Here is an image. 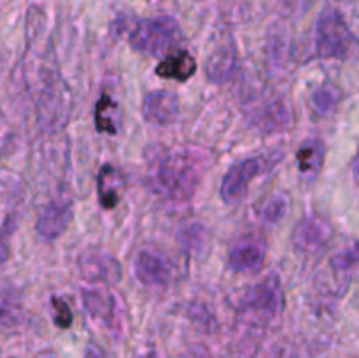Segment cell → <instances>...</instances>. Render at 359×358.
<instances>
[{"label": "cell", "mask_w": 359, "mask_h": 358, "mask_svg": "<svg viewBox=\"0 0 359 358\" xmlns=\"http://www.w3.org/2000/svg\"><path fill=\"white\" fill-rule=\"evenodd\" d=\"M209 167L203 151L188 147L163 150L151 160L147 168V186L151 193L167 202L181 204L195 195Z\"/></svg>", "instance_id": "1"}, {"label": "cell", "mask_w": 359, "mask_h": 358, "mask_svg": "<svg viewBox=\"0 0 359 358\" xmlns=\"http://www.w3.org/2000/svg\"><path fill=\"white\" fill-rule=\"evenodd\" d=\"M132 49L149 56H167L182 42L181 25L170 16L147 18L133 25L128 35Z\"/></svg>", "instance_id": "2"}, {"label": "cell", "mask_w": 359, "mask_h": 358, "mask_svg": "<svg viewBox=\"0 0 359 358\" xmlns=\"http://www.w3.org/2000/svg\"><path fill=\"white\" fill-rule=\"evenodd\" d=\"M358 44L359 39L339 11H326L319 16L314 34L316 56L326 60H347L354 55Z\"/></svg>", "instance_id": "3"}, {"label": "cell", "mask_w": 359, "mask_h": 358, "mask_svg": "<svg viewBox=\"0 0 359 358\" xmlns=\"http://www.w3.org/2000/svg\"><path fill=\"white\" fill-rule=\"evenodd\" d=\"M241 309L249 316V319H258L263 323L276 319L284 309V290L279 276L269 274L252 284L242 297Z\"/></svg>", "instance_id": "4"}, {"label": "cell", "mask_w": 359, "mask_h": 358, "mask_svg": "<svg viewBox=\"0 0 359 358\" xmlns=\"http://www.w3.org/2000/svg\"><path fill=\"white\" fill-rule=\"evenodd\" d=\"M266 158L258 154V157H249L244 160L237 161L228 168L226 174L223 175V181L219 186L221 200L228 206L242 202L248 195L249 185L262 174L266 168Z\"/></svg>", "instance_id": "5"}, {"label": "cell", "mask_w": 359, "mask_h": 358, "mask_svg": "<svg viewBox=\"0 0 359 358\" xmlns=\"http://www.w3.org/2000/svg\"><path fill=\"white\" fill-rule=\"evenodd\" d=\"M81 300L91 319L119 333L123 329V309L118 295L105 288H83Z\"/></svg>", "instance_id": "6"}, {"label": "cell", "mask_w": 359, "mask_h": 358, "mask_svg": "<svg viewBox=\"0 0 359 358\" xmlns=\"http://www.w3.org/2000/svg\"><path fill=\"white\" fill-rule=\"evenodd\" d=\"M77 269L88 283L118 284L121 281V263L104 249H86L81 253Z\"/></svg>", "instance_id": "7"}, {"label": "cell", "mask_w": 359, "mask_h": 358, "mask_svg": "<svg viewBox=\"0 0 359 358\" xmlns=\"http://www.w3.org/2000/svg\"><path fill=\"white\" fill-rule=\"evenodd\" d=\"M74 220V207L70 200H49L37 218L35 230L42 241L53 242L62 237Z\"/></svg>", "instance_id": "8"}, {"label": "cell", "mask_w": 359, "mask_h": 358, "mask_svg": "<svg viewBox=\"0 0 359 358\" xmlns=\"http://www.w3.org/2000/svg\"><path fill=\"white\" fill-rule=\"evenodd\" d=\"M133 272L139 283L147 288H163L172 279L170 262L153 249H142L137 253Z\"/></svg>", "instance_id": "9"}, {"label": "cell", "mask_w": 359, "mask_h": 358, "mask_svg": "<svg viewBox=\"0 0 359 358\" xmlns=\"http://www.w3.org/2000/svg\"><path fill=\"white\" fill-rule=\"evenodd\" d=\"M266 258L265 242L258 237H242L228 251V263L237 274H255Z\"/></svg>", "instance_id": "10"}, {"label": "cell", "mask_w": 359, "mask_h": 358, "mask_svg": "<svg viewBox=\"0 0 359 358\" xmlns=\"http://www.w3.org/2000/svg\"><path fill=\"white\" fill-rule=\"evenodd\" d=\"M144 118L154 125H172L179 118V98L174 91L154 90L142 100Z\"/></svg>", "instance_id": "11"}, {"label": "cell", "mask_w": 359, "mask_h": 358, "mask_svg": "<svg viewBox=\"0 0 359 358\" xmlns=\"http://www.w3.org/2000/svg\"><path fill=\"white\" fill-rule=\"evenodd\" d=\"M332 227L319 216H307L298 223L293 232V244L298 251L316 253L325 248L332 237Z\"/></svg>", "instance_id": "12"}, {"label": "cell", "mask_w": 359, "mask_h": 358, "mask_svg": "<svg viewBox=\"0 0 359 358\" xmlns=\"http://www.w3.org/2000/svg\"><path fill=\"white\" fill-rule=\"evenodd\" d=\"M196 72V60L191 53L184 49H175L163 56L156 67V74L163 79H174L179 83H186L191 79Z\"/></svg>", "instance_id": "13"}, {"label": "cell", "mask_w": 359, "mask_h": 358, "mask_svg": "<svg viewBox=\"0 0 359 358\" xmlns=\"http://www.w3.org/2000/svg\"><path fill=\"white\" fill-rule=\"evenodd\" d=\"M121 188H123V174L114 167V165H104L98 171L97 175V192H98V204L102 209L112 211L118 207L121 200Z\"/></svg>", "instance_id": "14"}, {"label": "cell", "mask_w": 359, "mask_h": 358, "mask_svg": "<svg viewBox=\"0 0 359 358\" xmlns=\"http://www.w3.org/2000/svg\"><path fill=\"white\" fill-rule=\"evenodd\" d=\"M252 121L259 125V128L265 132H276V130H283L290 121V112H287L286 105L280 100H270L265 104H256L252 109Z\"/></svg>", "instance_id": "15"}, {"label": "cell", "mask_w": 359, "mask_h": 358, "mask_svg": "<svg viewBox=\"0 0 359 358\" xmlns=\"http://www.w3.org/2000/svg\"><path fill=\"white\" fill-rule=\"evenodd\" d=\"M326 157V146L321 140H307L305 144H302L297 151V161L298 168H300L302 174L307 175H316L321 171L323 164H325Z\"/></svg>", "instance_id": "16"}, {"label": "cell", "mask_w": 359, "mask_h": 358, "mask_svg": "<svg viewBox=\"0 0 359 358\" xmlns=\"http://www.w3.org/2000/svg\"><path fill=\"white\" fill-rule=\"evenodd\" d=\"M235 67H237V55H235L233 46L230 48H223L212 55V58L207 62L205 72L209 74L210 79L223 83L224 79L231 77Z\"/></svg>", "instance_id": "17"}, {"label": "cell", "mask_w": 359, "mask_h": 358, "mask_svg": "<svg viewBox=\"0 0 359 358\" xmlns=\"http://www.w3.org/2000/svg\"><path fill=\"white\" fill-rule=\"evenodd\" d=\"M118 104L109 93H104L95 105V126L102 133H118Z\"/></svg>", "instance_id": "18"}, {"label": "cell", "mask_w": 359, "mask_h": 358, "mask_svg": "<svg viewBox=\"0 0 359 358\" xmlns=\"http://www.w3.org/2000/svg\"><path fill=\"white\" fill-rule=\"evenodd\" d=\"M340 100H342V90L332 83L321 84L311 95L312 107L323 116L333 114L340 105Z\"/></svg>", "instance_id": "19"}, {"label": "cell", "mask_w": 359, "mask_h": 358, "mask_svg": "<svg viewBox=\"0 0 359 358\" xmlns=\"http://www.w3.org/2000/svg\"><path fill=\"white\" fill-rule=\"evenodd\" d=\"M290 207V199L284 193H273L259 207V218L266 223H279L284 220Z\"/></svg>", "instance_id": "20"}, {"label": "cell", "mask_w": 359, "mask_h": 358, "mask_svg": "<svg viewBox=\"0 0 359 358\" xmlns=\"http://www.w3.org/2000/svg\"><path fill=\"white\" fill-rule=\"evenodd\" d=\"M16 218L7 216V220L0 227V265H4L11 256V239L16 232Z\"/></svg>", "instance_id": "21"}, {"label": "cell", "mask_w": 359, "mask_h": 358, "mask_svg": "<svg viewBox=\"0 0 359 358\" xmlns=\"http://www.w3.org/2000/svg\"><path fill=\"white\" fill-rule=\"evenodd\" d=\"M51 305H53V311H55V314H53V321H55V325L58 326V329H69L74 321V314L70 305L60 297H53Z\"/></svg>", "instance_id": "22"}, {"label": "cell", "mask_w": 359, "mask_h": 358, "mask_svg": "<svg viewBox=\"0 0 359 358\" xmlns=\"http://www.w3.org/2000/svg\"><path fill=\"white\" fill-rule=\"evenodd\" d=\"M20 321V307L13 302L0 300V330H13Z\"/></svg>", "instance_id": "23"}, {"label": "cell", "mask_w": 359, "mask_h": 358, "mask_svg": "<svg viewBox=\"0 0 359 358\" xmlns=\"http://www.w3.org/2000/svg\"><path fill=\"white\" fill-rule=\"evenodd\" d=\"M184 358H212V354H210L203 346H193L191 350L184 354Z\"/></svg>", "instance_id": "24"}, {"label": "cell", "mask_w": 359, "mask_h": 358, "mask_svg": "<svg viewBox=\"0 0 359 358\" xmlns=\"http://www.w3.org/2000/svg\"><path fill=\"white\" fill-rule=\"evenodd\" d=\"M86 358H105V357H104V351H102L100 347L90 344L86 350Z\"/></svg>", "instance_id": "25"}, {"label": "cell", "mask_w": 359, "mask_h": 358, "mask_svg": "<svg viewBox=\"0 0 359 358\" xmlns=\"http://www.w3.org/2000/svg\"><path fill=\"white\" fill-rule=\"evenodd\" d=\"M353 174H354V179H356V185L359 186V153H358V157H356V161H354Z\"/></svg>", "instance_id": "26"}, {"label": "cell", "mask_w": 359, "mask_h": 358, "mask_svg": "<svg viewBox=\"0 0 359 358\" xmlns=\"http://www.w3.org/2000/svg\"><path fill=\"white\" fill-rule=\"evenodd\" d=\"M35 358H55V354L53 353H49V351H46V353H41V354H37V357Z\"/></svg>", "instance_id": "27"}]
</instances>
